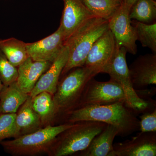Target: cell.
<instances>
[{"label": "cell", "mask_w": 156, "mask_h": 156, "mask_svg": "<svg viewBox=\"0 0 156 156\" xmlns=\"http://www.w3.org/2000/svg\"><path fill=\"white\" fill-rule=\"evenodd\" d=\"M96 75L83 66L75 68L63 76L53 95L57 116H64L77 108L87 83Z\"/></svg>", "instance_id": "obj_5"}, {"label": "cell", "mask_w": 156, "mask_h": 156, "mask_svg": "<svg viewBox=\"0 0 156 156\" xmlns=\"http://www.w3.org/2000/svg\"><path fill=\"white\" fill-rule=\"evenodd\" d=\"M139 116V131L156 132V107L141 113Z\"/></svg>", "instance_id": "obj_26"}, {"label": "cell", "mask_w": 156, "mask_h": 156, "mask_svg": "<svg viewBox=\"0 0 156 156\" xmlns=\"http://www.w3.org/2000/svg\"><path fill=\"white\" fill-rule=\"evenodd\" d=\"M119 101L126 103V94L119 84L111 79L103 82L93 78L87 83L76 109Z\"/></svg>", "instance_id": "obj_7"}, {"label": "cell", "mask_w": 156, "mask_h": 156, "mask_svg": "<svg viewBox=\"0 0 156 156\" xmlns=\"http://www.w3.org/2000/svg\"><path fill=\"white\" fill-rule=\"evenodd\" d=\"M17 68L9 61L0 50V78L3 85L9 86L17 80Z\"/></svg>", "instance_id": "obj_25"}, {"label": "cell", "mask_w": 156, "mask_h": 156, "mask_svg": "<svg viewBox=\"0 0 156 156\" xmlns=\"http://www.w3.org/2000/svg\"><path fill=\"white\" fill-rule=\"evenodd\" d=\"M137 115L126 102L119 101L76 109L64 116L65 123L91 121L109 124L118 129V136L125 137L139 131L140 122Z\"/></svg>", "instance_id": "obj_1"}, {"label": "cell", "mask_w": 156, "mask_h": 156, "mask_svg": "<svg viewBox=\"0 0 156 156\" xmlns=\"http://www.w3.org/2000/svg\"><path fill=\"white\" fill-rule=\"evenodd\" d=\"M129 68L133 88L136 90L144 89L156 84V54L140 56Z\"/></svg>", "instance_id": "obj_13"}, {"label": "cell", "mask_w": 156, "mask_h": 156, "mask_svg": "<svg viewBox=\"0 0 156 156\" xmlns=\"http://www.w3.org/2000/svg\"><path fill=\"white\" fill-rule=\"evenodd\" d=\"M117 1H119V2H122V0H117Z\"/></svg>", "instance_id": "obj_29"}, {"label": "cell", "mask_w": 156, "mask_h": 156, "mask_svg": "<svg viewBox=\"0 0 156 156\" xmlns=\"http://www.w3.org/2000/svg\"><path fill=\"white\" fill-rule=\"evenodd\" d=\"M119 135L117 128L107 124L105 128L92 139L84 150L76 153L79 156H114L113 141Z\"/></svg>", "instance_id": "obj_16"}, {"label": "cell", "mask_w": 156, "mask_h": 156, "mask_svg": "<svg viewBox=\"0 0 156 156\" xmlns=\"http://www.w3.org/2000/svg\"><path fill=\"white\" fill-rule=\"evenodd\" d=\"M16 116V113H0V142L7 138L17 137Z\"/></svg>", "instance_id": "obj_24"}, {"label": "cell", "mask_w": 156, "mask_h": 156, "mask_svg": "<svg viewBox=\"0 0 156 156\" xmlns=\"http://www.w3.org/2000/svg\"><path fill=\"white\" fill-rule=\"evenodd\" d=\"M31 98L32 106L40 117L43 127L51 125L57 116L53 95L44 92Z\"/></svg>", "instance_id": "obj_19"}, {"label": "cell", "mask_w": 156, "mask_h": 156, "mask_svg": "<svg viewBox=\"0 0 156 156\" xmlns=\"http://www.w3.org/2000/svg\"><path fill=\"white\" fill-rule=\"evenodd\" d=\"M26 46L29 56L33 60L52 63L64 47V37L58 27L52 34L38 41L26 43Z\"/></svg>", "instance_id": "obj_12"}, {"label": "cell", "mask_w": 156, "mask_h": 156, "mask_svg": "<svg viewBox=\"0 0 156 156\" xmlns=\"http://www.w3.org/2000/svg\"><path fill=\"white\" fill-rule=\"evenodd\" d=\"M107 124L95 121H80L58 134L48 154L50 156H67L84 150L92 139Z\"/></svg>", "instance_id": "obj_4"}, {"label": "cell", "mask_w": 156, "mask_h": 156, "mask_svg": "<svg viewBox=\"0 0 156 156\" xmlns=\"http://www.w3.org/2000/svg\"><path fill=\"white\" fill-rule=\"evenodd\" d=\"M136 1V0H122V2L127 6V8L130 11L131 7H132L133 4H134Z\"/></svg>", "instance_id": "obj_27"}, {"label": "cell", "mask_w": 156, "mask_h": 156, "mask_svg": "<svg viewBox=\"0 0 156 156\" xmlns=\"http://www.w3.org/2000/svg\"><path fill=\"white\" fill-rule=\"evenodd\" d=\"M130 10L122 2L119 8L108 21V28L113 34L117 44L124 47L128 53H137L136 31L129 17Z\"/></svg>", "instance_id": "obj_8"}, {"label": "cell", "mask_w": 156, "mask_h": 156, "mask_svg": "<svg viewBox=\"0 0 156 156\" xmlns=\"http://www.w3.org/2000/svg\"><path fill=\"white\" fill-rule=\"evenodd\" d=\"M69 50L64 46L57 58L52 62L48 70L40 78L29 95L33 97L39 93L46 92L53 95L56 92L62 70L68 59Z\"/></svg>", "instance_id": "obj_14"}, {"label": "cell", "mask_w": 156, "mask_h": 156, "mask_svg": "<svg viewBox=\"0 0 156 156\" xmlns=\"http://www.w3.org/2000/svg\"><path fill=\"white\" fill-rule=\"evenodd\" d=\"M114 156H156V132H140L113 144Z\"/></svg>", "instance_id": "obj_11"}, {"label": "cell", "mask_w": 156, "mask_h": 156, "mask_svg": "<svg viewBox=\"0 0 156 156\" xmlns=\"http://www.w3.org/2000/svg\"><path fill=\"white\" fill-rule=\"evenodd\" d=\"M129 17L139 22L151 23L156 18L155 0H136L129 12Z\"/></svg>", "instance_id": "obj_21"}, {"label": "cell", "mask_w": 156, "mask_h": 156, "mask_svg": "<svg viewBox=\"0 0 156 156\" xmlns=\"http://www.w3.org/2000/svg\"><path fill=\"white\" fill-rule=\"evenodd\" d=\"M0 1H2V0H0Z\"/></svg>", "instance_id": "obj_30"}, {"label": "cell", "mask_w": 156, "mask_h": 156, "mask_svg": "<svg viewBox=\"0 0 156 156\" xmlns=\"http://www.w3.org/2000/svg\"><path fill=\"white\" fill-rule=\"evenodd\" d=\"M51 63L48 62L34 61L28 57L17 67L16 83L20 89L24 93L29 94Z\"/></svg>", "instance_id": "obj_15"}, {"label": "cell", "mask_w": 156, "mask_h": 156, "mask_svg": "<svg viewBox=\"0 0 156 156\" xmlns=\"http://www.w3.org/2000/svg\"><path fill=\"white\" fill-rule=\"evenodd\" d=\"M29 96L20 89L16 81L3 86L0 92V113H16Z\"/></svg>", "instance_id": "obj_18"}, {"label": "cell", "mask_w": 156, "mask_h": 156, "mask_svg": "<svg viewBox=\"0 0 156 156\" xmlns=\"http://www.w3.org/2000/svg\"><path fill=\"white\" fill-rule=\"evenodd\" d=\"M96 17L108 20L121 5L117 0H81Z\"/></svg>", "instance_id": "obj_22"}, {"label": "cell", "mask_w": 156, "mask_h": 156, "mask_svg": "<svg viewBox=\"0 0 156 156\" xmlns=\"http://www.w3.org/2000/svg\"><path fill=\"white\" fill-rule=\"evenodd\" d=\"M117 46L115 37L108 29L92 45L84 66L96 75L103 73L114 56Z\"/></svg>", "instance_id": "obj_9"}, {"label": "cell", "mask_w": 156, "mask_h": 156, "mask_svg": "<svg viewBox=\"0 0 156 156\" xmlns=\"http://www.w3.org/2000/svg\"><path fill=\"white\" fill-rule=\"evenodd\" d=\"M63 2L64 8L59 27L63 34L65 43L84 23L96 16L81 0H63Z\"/></svg>", "instance_id": "obj_10"}, {"label": "cell", "mask_w": 156, "mask_h": 156, "mask_svg": "<svg viewBox=\"0 0 156 156\" xmlns=\"http://www.w3.org/2000/svg\"><path fill=\"white\" fill-rule=\"evenodd\" d=\"M31 99L29 95L16 113L15 124L17 137L32 133L44 127L38 115L33 108Z\"/></svg>", "instance_id": "obj_17"}, {"label": "cell", "mask_w": 156, "mask_h": 156, "mask_svg": "<svg viewBox=\"0 0 156 156\" xmlns=\"http://www.w3.org/2000/svg\"><path fill=\"white\" fill-rule=\"evenodd\" d=\"M73 124L64 123L56 126L49 125L12 140H3L0 142V144L5 151L13 156H33L48 154L58 134Z\"/></svg>", "instance_id": "obj_3"}, {"label": "cell", "mask_w": 156, "mask_h": 156, "mask_svg": "<svg viewBox=\"0 0 156 156\" xmlns=\"http://www.w3.org/2000/svg\"><path fill=\"white\" fill-rule=\"evenodd\" d=\"M127 53L124 47L117 44L114 56L103 73L108 74L110 79L122 87L126 94V103L138 115L156 107V101L152 99L143 100L136 94L131 83L126 61Z\"/></svg>", "instance_id": "obj_6"}, {"label": "cell", "mask_w": 156, "mask_h": 156, "mask_svg": "<svg viewBox=\"0 0 156 156\" xmlns=\"http://www.w3.org/2000/svg\"><path fill=\"white\" fill-rule=\"evenodd\" d=\"M108 29V20L95 17L88 20L73 34L64 43L69 54L61 76L75 68L84 66L92 45Z\"/></svg>", "instance_id": "obj_2"}, {"label": "cell", "mask_w": 156, "mask_h": 156, "mask_svg": "<svg viewBox=\"0 0 156 156\" xmlns=\"http://www.w3.org/2000/svg\"><path fill=\"white\" fill-rule=\"evenodd\" d=\"M26 44L14 37L1 39L0 50L11 64L17 68L29 57Z\"/></svg>", "instance_id": "obj_20"}, {"label": "cell", "mask_w": 156, "mask_h": 156, "mask_svg": "<svg viewBox=\"0 0 156 156\" xmlns=\"http://www.w3.org/2000/svg\"><path fill=\"white\" fill-rule=\"evenodd\" d=\"M3 86H4V85H3L2 81L1 80V78H0V92L2 89Z\"/></svg>", "instance_id": "obj_28"}, {"label": "cell", "mask_w": 156, "mask_h": 156, "mask_svg": "<svg viewBox=\"0 0 156 156\" xmlns=\"http://www.w3.org/2000/svg\"><path fill=\"white\" fill-rule=\"evenodd\" d=\"M131 23L136 31L137 40L142 47L149 48L156 54V22L148 24L136 21Z\"/></svg>", "instance_id": "obj_23"}]
</instances>
